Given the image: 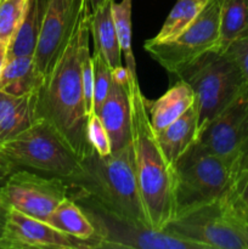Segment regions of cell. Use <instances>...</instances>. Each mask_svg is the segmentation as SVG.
<instances>
[{"label":"cell","instance_id":"6da1fadb","mask_svg":"<svg viewBox=\"0 0 248 249\" xmlns=\"http://www.w3.org/2000/svg\"><path fill=\"white\" fill-rule=\"evenodd\" d=\"M89 15L84 12L70 44L38 91V116L51 124L83 158L92 147L88 140V114L82 89V61L89 49Z\"/></svg>","mask_w":248,"mask_h":249},{"label":"cell","instance_id":"7a4b0ae2","mask_svg":"<svg viewBox=\"0 0 248 249\" xmlns=\"http://www.w3.org/2000/svg\"><path fill=\"white\" fill-rule=\"evenodd\" d=\"M63 180L68 196L85 195L116 215L153 229L139 187L133 142L107 156L92 151Z\"/></svg>","mask_w":248,"mask_h":249},{"label":"cell","instance_id":"3957f363","mask_svg":"<svg viewBox=\"0 0 248 249\" xmlns=\"http://www.w3.org/2000/svg\"><path fill=\"white\" fill-rule=\"evenodd\" d=\"M128 92L139 187L151 225L155 230L162 231L175 218L177 169L168 162L158 143L138 78H129Z\"/></svg>","mask_w":248,"mask_h":249},{"label":"cell","instance_id":"277c9868","mask_svg":"<svg viewBox=\"0 0 248 249\" xmlns=\"http://www.w3.org/2000/svg\"><path fill=\"white\" fill-rule=\"evenodd\" d=\"M195 94L198 130L230 106L248 87L235 61L216 50L208 51L179 74Z\"/></svg>","mask_w":248,"mask_h":249},{"label":"cell","instance_id":"5b68a950","mask_svg":"<svg viewBox=\"0 0 248 249\" xmlns=\"http://www.w3.org/2000/svg\"><path fill=\"white\" fill-rule=\"evenodd\" d=\"M0 151L17 169H33L62 179L74 172L80 160L45 119H39L22 133L0 142Z\"/></svg>","mask_w":248,"mask_h":249},{"label":"cell","instance_id":"8992f818","mask_svg":"<svg viewBox=\"0 0 248 249\" xmlns=\"http://www.w3.org/2000/svg\"><path fill=\"white\" fill-rule=\"evenodd\" d=\"M89 216L99 237V249H201L195 243L129 220L106 211L85 195H70Z\"/></svg>","mask_w":248,"mask_h":249},{"label":"cell","instance_id":"52a82bcc","mask_svg":"<svg viewBox=\"0 0 248 249\" xmlns=\"http://www.w3.org/2000/svg\"><path fill=\"white\" fill-rule=\"evenodd\" d=\"M220 7L221 0H208L197 18L177 38L163 43L148 39L143 49L167 72L179 77L204 53L218 49Z\"/></svg>","mask_w":248,"mask_h":249},{"label":"cell","instance_id":"ba28073f","mask_svg":"<svg viewBox=\"0 0 248 249\" xmlns=\"http://www.w3.org/2000/svg\"><path fill=\"white\" fill-rule=\"evenodd\" d=\"M163 230L201 249H248L230 203L223 198L179 214Z\"/></svg>","mask_w":248,"mask_h":249},{"label":"cell","instance_id":"9c48e42d","mask_svg":"<svg viewBox=\"0 0 248 249\" xmlns=\"http://www.w3.org/2000/svg\"><path fill=\"white\" fill-rule=\"evenodd\" d=\"M248 142V87L221 113L198 130L191 147L175 168L203 156H223L236 152Z\"/></svg>","mask_w":248,"mask_h":249},{"label":"cell","instance_id":"30bf717a","mask_svg":"<svg viewBox=\"0 0 248 249\" xmlns=\"http://www.w3.org/2000/svg\"><path fill=\"white\" fill-rule=\"evenodd\" d=\"M67 197L68 186L62 178L43 177L22 168L15 170L0 186V199L5 208L43 221Z\"/></svg>","mask_w":248,"mask_h":249},{"label":"cell","instance_id":"8fae6325","mask_svg":"<svg viewBox=\"0 0 248 249\" xmlns=\"http://www.w3.org/2000/svg\"><path fill=\"white\" fill-rule=\"evenodd\" d=\"M88 9L87 0H48L33 56L36 70L44 80L62 56Z\"/></svg>","mask_w":248,"mask_h":249},{"label":"cell","instance_id":"7c38bea8","mask_svg":"<svg viewBox=\"0 0 248 249\" xmlns=\"http://www.w3.org/2000/svg\"><path fill=\"white\" fill-rule=\"evenodd\" d=\"M90 249L85 241L57 230L46 221L7 209L0 249Z\"/></svg>","mask_w":248,"mask_h":249},{"label":"cell","instance_id":"4fadbf2b","mask_svg":"<svg viewBox=\"0 0 248 249\" xmlns=\"http://www.w3.org/2000/svg\"><path fill=\"white\" fill-rule=\"evenodd\" d=\"M95 113L101 119L108 133L112 152L122 150L133 142L128 84L118 82L112 77L108 95Z\"/></svg>","mask_w":248,"mask_h":249},{"label":"cell","instance_id":"5bb4252c","mask_svg":"<svg viewBox=\"0 0 248 249\" xmlns=\"http://www.w3.org/2000/svg\"><path fill=\"white\" fill-rule=\"evenodd\" d=\"M143 102L151 125L158 134L195 104V94L186 82L179 79L157 100L143 97Z\"/></svg>","mask_w":248,"mask_h":249},{"label":"cell","instance_id":"9a60e30c","mask_svg":"<svg viewBox=\"0 0 248 249\" xmlns=\"http://www.w3.org/2000/svg\"><path fill=\"white\" fill-rule=\"evenodd\" d=\"M36 95L38 92L17 96L0 91V142L14 138L40 119Z\"/></svg>","mask_w":248,"mask_h":249},{"label":"cell","instance_id":"2e32d148","mask_svg":"<svg viewBox=\"0 0 248 249\" xmlns=\"http://www.w3.org/2000/svg\"><path fill=\"white\" fill-rule=\"evenodd\" d=\"M198 134V112L196 104L192 105L181 117L156 134L158 143L165 158L172 165L191 147Z\"/></svg>","mask_w":248,"mask_h":249},{"label":"cell","instance_id":"e0dca14e","mask_svg":"<svg viewBox=\"0 0 248 249\" xmlns=\"http://www.w3.org/2000/svg\"><path fill=\"white\" fill-rule=\"evenodd\" d=\"M90 36L94 39V51L101 53L111 70L123 66L122 51L112 16V0H107L89 15Z\"/></svg>","mask_w":248,"mask_h":249},{"label":"cell","instance_id":"ac0fdd59","mask_svg":"<svg viewBox=\"0 0 248 249\" xmlns=\"http://www.w3.org/2000/svg\"><path fill=\"white\" fill-rule=\"evenodd\" d=\"M46 223L67 235L85 241L90 249H99V237L94 225L82 207L71 197L63 199L53 209Z\"/></svg>","mask_w":248,"mask_h":249},{"label":"cell","instance_id":"d6986e66","mask_svg":"<svg viewBox=\"0 0 248 249\" xmlns=\"http://www.w3.org/2000/svg\"><path fill=\"white\" fill-rule=\"evenodd\" d=\"M44 77L36 70L33 56L7 58L0 77V91L11 95H28L38 92Z\"/></svg>","mask_w":248,"mask_h":249},{"label":"cell","instance_id":"ffe728a7","mask_svg":"<svg viewBox=\"0 0 248 249\" xmlns=\"http://www.w3.org/2000/svg\"><path fill=\"white\" fill-rule=\"evenodd\" d=\"M48 0H29L24 18L7 45V58L34 56Z\"/></svg>","mask_w":248,"mask_h":249},{"label":"cell","instance_id":"44dd1931","mask_svg":"<svg viewBox=\"0 0 248 249\" xmlns=\"http://www.w3.org/2000/svg\"><path fill=\"white\" fill-rule=\"evenodd\" d=\"M248 36V0H221L219 43L224 53L231 43Z\"/></svg>","mask_w":248,"mask_h":249},{"label":"cell","instance_id":"7402d4cb","mask_svg":"<svg viewBox=\"0 0 248 249\" xmlns=\"http://www.w3.org/2000/svg\"><path fill=\"white\" fill-rule=\"evenodd\" d=\"M207 1L208 0H177L157 36L151 39L153 41L163 43L177 38L197 18L199 12L206 6Z\"/></svg>","mask_w":248,"mask_h":249},{"label":"cell","instance_id":"603a6c76","mask_svg":"<svg viewBox=\"0 0 248 249\" xmlns=\"http://www.w3.org/2000/svg\"><path fill=\"white\" fill-rule=\"evenodd\" d=\"M131 9L133 0H122L121 2L112 0V16L122 55H124V66L128 71L129 78H138L135 57L131 48Z\"/></svg>","mask_w":248,"mask_h":249},{"label":"cell","instance_id":"cb8c5ba5","mask_svg":"<svg viewBox=\"0 0 248 249\" xmlns=\"http://www.w3.org/2000/svg\"><path fill=\"white\" fill-rule=\"evenodd\" d=\"M29 0H0V40L9 44L24 18Z\"/></svg>","mask_w":248,"mask_h":249},{"label":"cell","instance_id":"d4e9b609","mask_svg":"<svg viewBox=\"0 0 248 249\" xmlns=\"http://www.w3.org/2000/svg\"><path fill=\"white\" fill-rule=\"evenodd\" d=\"M94 67V113L108 95L112 84V70L104 56L97 51L91 55Z\"/></svg>","mask_w":248,"mask_h":249},{"label":"cell","instance_id":"484cf974","mask_svg":"<svg viewBox=\"0 0 248 249\" xmlns=\"http://www.w3.org/2000/svg\"><path fill=\"white\" fill-rule=\"evenodd\" d=\"M88 140L92 150L100 156H107L112 152L108 133L96 113L90 114L88 118Z\"/></svg>","mask_w":248,"mask_h":249},{"label":"cell","instance_id":"4316f807","mask_svg":"<svg viewBox=\"0 0 248 249\" xmlns=\"http://www.w3.org/2000/svg\"><path fill=\"white\" fill-rule=\"evenodd\" d=\"M82 89L85 111L89 117L94 113V67L89 49L85 51L82 61Z\"/></svg>","mask_w":248,"mask_h":249},{"label":"cell","instance_id":"83f0119b","mask_svg":"<svg viewBox=\"0 0 248 249\" xmlns=\"http://www.w3.org/2000/svg\"><path fill=\"white\" fill-rule=\"evenodd\" d=\"M224 53L235 61L248 83V36L231 43Z\"/></svg>","mask_w":248,"mask_h":249},{"label":"cell","instance_id":"f1b7e54d","mask_svg":"<svg viewBox=\"0 0 248 249\" xmlns=\"http://www.w3.org/2000/svg\"><path fill=\"white\" fill-rule=\"evenodd\" d=\"M229 203H230L231 213H232L233 219H235L236 224H237L248 248V207L243 203L240 197L229 202Z\"/></svg>","mask_w":248,"mask_h":249},{"label":"cell","instance_id":"f546056e","mask_svg":"<svg viewBox=\"0 0 248 249\" xmlns=\"http://www.w3.org/2000/svg\"><path fill=\"white\" fill-rule=\"evenodd\" d=\"M15 170H17V168L11 162H9L0 151V186H2L6 182V180L9 179V177Z\"/></svg>","mask_w":248,"mask_h":249},{"label":"cell","instance_id":"4dcf8cb0","mask_svg":"<svg viewBox=\"0 0 248 249\" xmlns=\"http://www.w3.org/2000/svg\"><path fill=\"white\" fill-rule=\"evenodd\" d=\"M7 45H9V44L0 40V77H1V73H2V70H4L5 63H6Z\"/></svg>","mask_w":248,"mask_h":249},{"label":"cell","instance_id":"1f68e13d","mask_svg":"<svg viewBox=\"0 0 248 249\" xmlns=\"http://www.w3.org/2000/svg\"><path fill=\"white\" fill-rule=\"evenodd\" d=\"M240 198L242 199L243 203L248 207V173L245 178V181H243V186H242V190H241Z\"/></svg>","mask_w":248,"mask_h":249},{"label":"cell","instance_id":"d6a6232c","mask_svg":"<svg viewBox=\"0 0 248 249\" xmlns=\"http://www.w3.org/2000/svg\"><path fill=\"white\" fill-rule=\"evenodd\" d=\"M87 1H88V5H89L90 11H92V10H95L96 7H99L100 5L104 4V2L107 1V0H87Z\"/></svg>","mask_w":248,"mask_h":249},{"label":"cell","instance_id":"836d02e7","mask_svg":"<svg viewBox=\"0 0 248 249\" xmlns=\"http://www.w3.org/2000/svg\"><path fill=\"white\" fill-rule=\"evenodd\" d=\"M6 214H7V209L5 208L1 199H0V224H5V220H6Z\"/></svg>","mask_w":248,"mask_h":249},{"label":"cell","instance_id":"e575fe53","mask_svg":"<svg viewBox=\"0 0 248 249\" xmlns=\"http://www.w3.org/2000/svg\"><path fill=\"white\" fill-rule=\"evenodd\" d=\"M2 229H4V224H0V236L2 233Z\"/></svg>","mask_w":248,"mask_h":249}]
</instances>
